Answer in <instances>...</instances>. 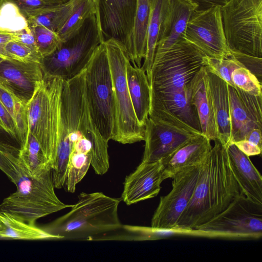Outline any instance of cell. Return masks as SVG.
I'll return each mask as SVG.
<instances>
[{
	"label": "cell",
	"mask_w": 262,
	"mask_h": 262,
	"mask_svg": "<svg viewBox=\"0 0 262 262\" xmlns=\"http://www.w3.org/2000/svg\"><path fill=\"white\" fill-rule=\"evenodd\" d=\"M214 141L176 229L192 230L207 222L243 193L231 169L227 147L219 140Z\"/></svg>",
	"instance_id": "1"
},
{
	"label": "cell",
	"mask_w": 262,
	"mask_h": 262,
	"mask_svg": "<svg viewBox=\"0 0 262 262\" xmlns=\"http://www.w3.org/2000/svg\"><path fill=\"white\" fill-rule=\"evenodd\" d=\"M121 200L102 192H81L68 213L42 228L59 239L99 240L123 228L118 214Z\"/></svg>",
	"instance_id": "2"
},
{
	"label": "cell",
	"mask_w": 262,
	"mask_h": 262,
	"mask_svg": "<svg viewBox=\"0 0 262 262\" xmlns=\"http://www.w3.org/2000/svg\"><path fill=\"white\" fill-rule=\"evenodd\" d=\"M19 164V174L15 184L16 190L3 200L0 210L35 225L39 219L73 206L63 203L56 195L51 167L32 176Z\"/></svg>",
	"instance_id": "3"
},
{
	"label": "cell",
	"mask_w": 262,
	"mask_h": 262,
	"mask_svg": "<svg viewBox=\"0 0 262 262\" xmlns=\"http://www.w3.org/2000/svg\"><path fill=\"white\" fill-rule=\"evenodd\" d=\"M64 79L43 75L27 104L28 133L39 143L51 168L58 143L61 95Z\"/></svg>",
	"instance_id": "4"
},
{
	"label": "cell",
	"mask_w": 262,
	"mask_h": 262,
	"mask_svg": "<svg viewBox=\"0 0 262 262\" xmlns=\"http://www.w3.org/2000/svg\"><path fill=\"white\" fill-rule=\"evenodd\" d=\"M103 42L113 86L115 122L112 140L123 144L144 141L145 128L137 119L127 84L126 66L129 59L126 50L115 39L110 38Z\"/></svg>",
	"instance_id": "5"
},
{
	"label": "cell",
	"mask_w": 262,
	"mask_h": 262,
	"mask_svg": "<svg viewBox=\"0 0 262 262\" xmlns=\"http://www.w3.org/2000/svg\"><path fill=\"white\" fill-rule=\"evenodd\" d=\"M96 13L51 54L42 58L43 75L64 80L74 78L84 71L97 47L103 42Z\"/></svg>",
	"instance_id": "6"
},
{
	"label": "cell",
	"mask_w": 262,
	"mask_h": 262,
	"mask_svg": "<svg viewBox=\"0 0 262 262\" xmlns=\"http://www.w3.org/2000/svg\"><path fill=\"white\" fill-rule=\"evenodd\" d=\"M205 56L185 37L168 50L155 53L148 79L150 92L186 90L189 82L204 66Z\"/></svg>",
	"instance_id": "7"
},
{
	"label": "cell",
	"mask_w": 262,
	"mask_h": 262,
	"mask_svg": "<svg viewBox=\"0 0 262 262\" xmlns=\"http://www.w3.org/2000/svg\"><path fill=\"white\" fill-rule=\"evenodd\" d=\"M142 162L161 161L201 132L172 113L161 101L150 97Z\"/></svg>",
	"instance_id": "8"
},
{
	"label": "cell",
	"mask_w": 262,
	"mask_h": 262,
	"mask_svg": "<svg viewBox=\"0 0 262 262\" xmlns=\"http://www.w3.org/2000/svg\"><path fill=\"white\" fill-rule=\"evenodd\" d=\"M85 87L90 113L101 137L112 140L114 128L113 81L106 47L95 50L85 70Z\"/></svg>",
	"instance_id": "9"
},
{
	"label": "cell",
	"mask_w": 262,
	"mask_h": 262,
	"mask_svg": "<svg viewBox=\"0 0 262 262\" xmlns=\"http://www.w3.org/2000/svg\"><path fill=\"white\" fill-rule=\"evenodd\" d=\"M231 52L262 57V0H229L221 7Z\"/></svg>",
	"instance_id": "10"
},
{
	"label": "cell",
	"mask_w": 262,
	"mask_h": 262,
	"mask_svg": "<svg viewBox=\"0 0 262 262\" xmlns=\"http://www.w3.org/2000/svg\"><path fill=\"white\" fill-rule=\"evenodd\" d=\"M197 236L237 239H257L262 236V204L237 196L223 211L194 228Z\"/></svg>",
	"instance_id": "11"
},
{
	"label": "cell",
	"mask_w": 262,
	"mask_h": 262,
	"mask_svg": "<svg viewBox=\"0 0 262 262\" xmlns=\"http://www.w3.org/2000/svg\"><path fill=\"white\" fill-rule=\"evenodd\" d=\"M221 7L195 10L188 22L184 36L205 55L217 58L232 56L225 37Z\"/></svg>",
	"instance_id": "12"
},
{
	"label": "cell",
	"mask_w": 262,
	"mask_h": 262,
	"mask_svg": "<svg viewBox=\"0 0 262 262\" xmlns=\"http://www.w3.org/2000/svg\"><path fill=\"white\" fill-rule=\"evenodd\" d=\"M201 165L187 168L171 178L172 188L167 195L161 196L151 219V228L177 229L179 219L191 199Z\"/></svg>",
	"instance_id": "13"
},
{
	"label": "cell",
	"mask_w": 262,
	"mask_h": 262,
	"mask_svg": "<svg viewBox=\"0 0 262 262\" xmlns=\"http://www.w3.org/2000/svg\"><path fill=\"white\" fill-rule=\"evenodd\" d=\"M103 41L113 38L125 49L133 27L137 0H95Z\"/></svg>",
	"instance_id": "14"
},
{
	"label": "cell",
	"mask_w": 262,
	"mask_h": 262,
	"mask_svg": "<svg viewBox=\"0 0 262 262\" xmlns=\"http://www.w3.org/2000/svg\"><path fill=\"white\" fill-rule=\"evenodd\" d=\"M43 77L40 63L5 59L0 63V84L27 105Z\"/></svg>",
	"instance_id": "15"
},
{
	"label": "cell",
	"mask_w": 262,
	"mask_h": 262,
	"mask_svg": "<svg viewBox=\"0 0 262 262\" xmlns=\"http://www.w3.org/2000/svg\"><path fill=\"white\" fill-rule=\"evenodd\" d=\"M164 180V168L161 161L141 162L125 178L121 199L130 205L154 198L159 194Z\"/></svg>",
	"instance_id": "16"
},
{
	"label": "cell",
	"mask_w": 262,
	"mask_h": 262,
	"mask_svg": "<svg viewBox=\"0 0 262 262\" xmlns=\"http://www.w3.org/2000/svg\"><path fill=\"white\" fill-rule=\"evenodd\" d=\"M198 6L190 0H169L155 53L164 52L184 37L188 22Z\"/></svg>",
	"instance_id": "17"
},
{
	"label": "cell",
	"mask_w": 262,
	"mask_h": 262,
	"mask_svg": "<svg viewBox=\"0 0 262 262\" xmlns=\"http://www.w3.org/2000/svg\"><path fill=\"white\" fill-rule=\"evenodd\" d=\"M210 141L201 133L161 160L164 180L172 178L187 168L203 164L211 150Z\"/></svg>",
	"instance_id": "18"
},
{
	"label": "cell",
	"mask_w": 262,
	"mask_h": 262,
	"mask_svg": "<svg viewBox=\"0 0 262 262\" xmlns=\"http://www.w3.org/2000/svg\"><path fill=\"white\" fill-rule=\"evenodd\" d=\"M191 104L196 109L201 133L211 141L218 140L217 128L212 100L203 66L187 86Z\"/></svg>",
	"instance_id": "19"
},
{
	"label": "cell",
	"mask_w": 262,
	"mask_h": 262,
	"mask_svg": "<svg viewBox=\"0 0 262 262\" xmlns=\"http://www.w3.org/2000/svg\"><path fill=\"white\" fill-rule=\"evenodd\" d=\"M232 172L242 192L250 200L262 204V177L249 156L233 143L227 147Z\"/></svg>",
	"instance_id": "20"
},
{
	"label": "cell",
	"mask_w": 262,
	"mask_h": 262,
	"mask_svg": "<svg viewBox=\"0 0 262 262\" xmlns=\"http://www.w3.org/2000/svg\"><path fill=\"white\" fill-rule=\"evenodd\" d=\"M206 72L207 85L217 125L218 140L227 147L231 144L232 139L229 85L206 69Z\"/></svg>",
	"instance_id": "21"
},
{
	"label": "cell",
	"mask_w": 262,
	"mask_h": 262,
	"mask_svg": "<svg viewBox=\"0 0 262 262\" xmlns=\"http://www.w3.org/2000/svg\"><path fill=\"white\" fill-rule=\"evenodd\" d=\"M126 76L135 114L139 123L145 127L150 106V88L147 75L141 67L132 66L129 60L126 66Z\"/></svg>",
	"instance_id": "22"
},
{
	"label": "cell",
	"mask_w": 262,
	"mask_h": 262,
	"mask_svg": "<svg viewBox=\"0 0 262 262\" xmlns=\"http://www.w3.org/2000/svg\"><path fill=\"white\" fill-rule=\"evenodd\" d=\"M152 0H137L134 24L126 52L133 65L141 67L146 54L147 33Z\"/></svg>",
	"instance_id": "23"
},
{
	"label": "cell",
	"mask_w": 262,
	"mask_h": 262,
	"mask_svg": "<svg viewBox=\"0 0 262 262\" xmlns=\"http://www.w3.org/2000/svg\"><path fill=\"white\" fill-rule=\"evenodd\" d=\"M59 239L42 227L18 220L10 214L0 210V239L45 240Z\"/></svg>",
	"instance_id": "24"
},
{
	"label": "cell",
	"mask_w": 262,
	"mask_h": 262,
	"mask_svg": "<svg viewBox=\"0 0 262 262\" xmlns=\"http://www.w3.org/2000/svg\"><path fill=\"white\" fill-rule=\"evenodd\" d=\"M150 97L161 101L182 120L201 132L198 114L190 102L187 89L162 93L150 92Z\"/></svg>",
	"instance_id": "25"
},
{
	"label": "cell",
	"mask_w": 262,
	"mask_h": 262,
	"mask_svg": "<svg viewBox=\"0 0 262 262\" xmlns=\"http://www.w3.org/2000/svg\"><path fill=\"white\" fill-rule=\"evenodd\" d=\"M78 0H69L61 4L47 6L27 18L29 27L42 26L57 32L64 25Z\"/></svg>",
	"instance_id": "26"
},
{
	"label": "cell",
	"mask_w": 262,
	"mask_h": 262,
	"mask_svg": "<svg viewBox=\"0 0 262 262\" xmlns=\"http://www.w3.org/2000/svg\"><path fill=\"white\" fill-rule=\"evenodd\" d=\"M169 0H152L148 24L146 50L143 65L141 67L149 77L161 25L167 9Z\"/></svg>",
	"instance_id": "27"
},
{
	"label": "cell",
	"mask_w": 262,
	"mask_h": 262,
	"mask_svg": "<svg viewBox=\"0 0 262 262\" xmlns=\"http://www.w3.org/2000/svg\"><path fill=\"white\" fill-rule=\"evenodd\" d=\"M229 94L232 144L244 140L249 131L258 127L244 107L235 87L229 85Z\"/></svg>",
	"instance_id": "28"
},
{
	"label": "cell",
	"mask_w": 262,
	"mask_h": 262,
	"mask_svg": "<svg viewBox=\"0 0 262 262\" xmlns=\"http://www.w3.org/2000/svg\"><path fill=\"white\" fill-rule=\"evenodd\" d=\"M91 149L82 147L72 148L63 186L67 191L74 192L77 184L86 174L91 164Z\"/></svg>",
	"instance_id": "29"
},
{
	"label": "cell",
	"mask_w": 262,
	"mask_h": 262,
	"mask_svg": "<svg viewBox=\"0 0 262 262\" xmlns=\"http://www.w3.org/2000/svg\"><path fill=\"white\" fill-rule=\"evenodd\" d=\"M18 159L20 163L32 176L51 167L38 140L29 133L26 142L19 150Z\"/></svg>",
	"instance_id": "30"
},
{
	"label": "cell",
	"mask_w": 262,
	"mask_h": 262,
	"mask_svg": "<svg viewBox=\"0 0 262 262\" xmlns=\"http://www.w3.org/2000/svg\"><path fill=\"white\" fill-rule=\"evenodd\" d=\"M0 101L16 123L22 147L27 140L28 134L27 105L1 84Z\"/></svg>",
	"instance_id": "31"
},
{
	"label": "cell",
	"mask_w": 262,
	"mask_h": 262,
	"mask_svg": "<svg viewBox=\"0 0 262 262\" xmlns=\"http://www.w3.org/2000/svg\"><path fill=\"white\" fill-rule=\"evenodd\" d=\"M96 12L95 0H78L68 20L57 32L61 40L64 41L74 35Z\"/></svg>",
	"instance_id": "32"
},
{
	"label": "cell",
	"mask_w": 262,
	"mask_h": 262,
	"mask_svg": "<svg viewBox=\"0 0 262 262\" xmlns=\"http://www.w3.org/2000/svg\"><path fill=\"white\" fill-rule=\"evenodd\" d=\"M29 27L27 19L14 0H0V32L14 34Z\"/></svg>",
	"instance_id": "33"
},
{
	"label": "cell",
	"mask_w": 262,
	"mask_h": 262,
	"mask_svg": "<svg viewBox=\"0 0 262 262\" xmlns=\"http://www.w3.org/2000/svg\"><path fill=\"white\" fill-rule=\"evenodd\" d=\"M204 60V66L208 71L222 79L229 85L235 88L231 80V74L235 69L244 67L232 54L228 58H213L205 55Z\"/></svg>",
	"instance_id": "34"
},
{
	"label": "cell",
	"mask_w": 262,
	"mask_h": 262,
	"mask_svg": "<svg viewBox=\"0 0 262 262\" xmlns=\"http://www.w3.org/2000/svg\"><path fill=\"white\" fill-rule=\"evenodd\" d=\"M0 56L5 59L25 62L41 63L42 59L39 53L16 40H11L0 45Z\"/></svg>",
	"instance_id": "35"
},
{
	"label": "cell",
	"mask_w": 262,
	"mask_h": 262,
	"mask_svg": "<svg viewBox=\"0 0 262 262\" xmlns=\"http://www.w3.org/2000/svg\"><path fill=\"white\" fill-rule=\"evenodd\" d=\"M30 27L34 35L38 51L42 58L52 53L62 42L57 32L44 26Z\"/></svg>",
	"instance_id": "36"
},
{
	"label": "cell",
	"mask_w": 262,
	"mask_h": 262,
	"mask_svg": "<svg viewBox=\"0 0 262 262\" xmlns=\"http://www.w3.org/2000/svg\"><path fill=\"white\" fill-rule=\"evenodd\" d=\"M20 149L0 142V169L15 184L19 174Z\"/></svg>",
	"instance_id": "37"
},
{
	"label": "cell",
	"mask_w": 262,
	"mask_h": 262,
	"mask_svg": "<svg viewBox=\"0 0 262 262\" xmlns=\"http://www.w3.org/2000/svg\"><path fill=\"white\" fill-rule=\"evenodd\" d=\"M231 80L235 87L252 95H262L261 83L247 69H235L231 74Z\"/></svg>",
	"instance_id": "38"
},
{
	"label": "cell",
	"mask_w": 262,
	"mask_h": 262,
	"mask_svg": "<svg viewBox=\"0 0 262 262\" xmlns=\"http://www.w3.org/2000/svg\"><path fill=\"white\" fill-rule=\"evenodd\" d=\"M241 101L250 118L259 129H262V95L249 94L235 87Z\"/></svg>",
	"instance_id": "39"
},
{
	"label": "cell",
	"mask_w": 262,
	"mask_h": 262,
	"mask_svg": "<svg viewBox=\"0 0 262 262\" xmlns=\"http://www.w3.org/2000/svg\"><path fill=\"white\" fill-rule=\"evenodd\" d=\"M243 67L255 75L260 83L262 77V58L238 52H231Z\"/></svg>",
	"instance_id": "40"
},
{
	"label": "cell",
	"mask_w": 262,
	"mask_h": 262,
	"mask_svg": "<svg viewBox=\"0 0 262 262\" xmlns=\"http://www.w3.org/2000/svg\"><path fill=\"white\" fill-rule=\"evenodd\" d=\"M21 12L26 17L33 15L39 10L53 4L46 0H14Z\"/></svg>",
	"instance_id": "41"
},
{
	"label": "cell",
	"mask_w": 262,
	"mask_h": 262,
	"mask_svg": "<svg viewBox=\"0 0 262 262\" xmlns=\"http://www.w3.org/2000/svg\"><path fill=\"white\" fill-rule=\"evenodd\" d=\"M0 127L18 140L21 145L16 123L11 115L1 101Z\"/></svg>",
	"instance_id": "42"
},
{
	"label": "cell",
	"mask_w": 262,
	"mask_h": 262,
	"mask_svg": "<svg viewBox=\"0 0 262 262\" xmlns=\"http://www.w3.org/2000/svg\"><path fill=\"white\" fill-rule=\"evenodd\" d=\"M14 35L16 38L15 40L24 44L33 51L39 53L34 35L30 27L26 29L14 33Z\"/></svg>",
	"instance_id": "43"
},
{
	"label": "cell",
	"mask_w": 262,
	"mask_h": 262,
	"mask_svg": "<svg viewBox=\"0 0 262 262\" xmlns=\"http://www.w3.org/2000/svg\"><path fill=\"white\" fill-rule=\"evenodd\" d=\"M237 147L247 156H253L261 154L262 148L246 140H242L233 143Z\"/></svg>",
	"instance_id": "44"
},
{
	"label": "cell",
	"mask_w": 262,
	"mask_h": 262,
	"mask_svg": "<svg viewBox=\"0 0 262 262\" xmlns=\"http://www.w3.org/2000/svg\"><path fill=\"white\" fill-rule=\"evenodd\" d=\"M197 5L198 10H205L213 6L222 7L229 0H190Z\"/></svg>",
	"instance_id": "45"
},
{
	"label": "cell",
	"mask_w": 262,
	"mask_h": 262,
	"mask_svg": "<svg viewBox=\"0 0 262 262\" xmlns=\"http://www.w3.org/2000/svg\"><path fill=\"white\" fill-rule=\"evenodd\" d=\"M244 140L262 148L261 129L258 128L252 129L247 134Z\"/></svg>",
	"instance_id": "46"
},
{
	"label": "cell",
	"mask_w": 262,
	"mask_h": 262,
	"mask_svg": "<svg viewBox=\"0 0 262 262\" xmlns=\"http://www.w3.org/2000/svg\"><path fill=\"white\" fill-rule=\"evenodd\" d=\"M0 142L20 149L19 142L12 135L0 127Z\"/></svg>",
	"instance_id": "47"
},
{
	"label": "cell",
	"mask_w": 262,
	"mask_h": 262,
	"mask_svg": "<svg viewBox=\"0 0 262 262\" xmlns=\"http://www.w3.org/2000/svg\"><path fill=\"white\" fill-rule=\"evenodd\" d=\"M14 34L0 32V45L5 44L11 40H15Z\"/></svg>",
	"instance_id": "48"
},
{
	"label": "cell",
	"mask_w": 262,
	"mask_h": 262,
	"mask_svg": "<svg viewBox=\"0 0 262 262\" xmlns=\"http://www.w3.org/2000/svg\"><path fill=\"white\" fill-rule=\"evenodd\" d=\"M49 3L53 4V5H58L63 4L69 0H46Z\"/></svg>",
	"instance_id": "49"
},
{
	"label": "cell",
	"mask_w": 262,
	"mask_h": 262,
	"mask_svg": "<svg viewBox=\"0 0 262 262\" xmlns=\"http://www.w3.org/2000/svg\"><path fill=\"white\" fill-rule=\"evenodd\" d=\"M5 59L3 57L0 56V63Z\"/></svg>",
	"instance_id": "50"
}]
</instances>
